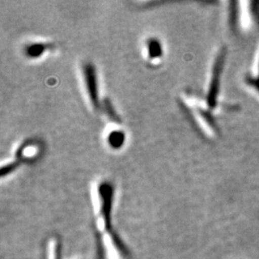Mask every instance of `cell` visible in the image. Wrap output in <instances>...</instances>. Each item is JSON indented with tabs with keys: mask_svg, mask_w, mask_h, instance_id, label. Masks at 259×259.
<instances>
[{
	"mask_svg": "<svg viewBox=\"0 0 259 259\" xmlns=\"http://www.w3.org/2000/svg\"><path fill=\"white\" fill-rule=\"evenodd\" d=\"M101 235V250L106 259H124L125 250L118 237L111 231Z\"/></svg>",
	"mask_w": 259,
	"mask_h": 259,
	"instance_id": "obj_4",
	"label": "cell"
},
{
	"mask_svg": "<svg viewBox=\"0 0 259 259\" xmlns=\"http://www.w3.org/2000/svg\"><path fill=\"white\" fill-rule=\"evenodd\" d=\"M125 135L120 131H113L108 137V143L111 148H120L124 144Z\"/></svg>",
	"mask_w": 259,
	"mask_h": 259,
	"instance_id": "obj_8",
	"label": "cell"
},
{
	"mask_svg": "<svg viewBox=\"0 0 259 259\" xmlns=\"http://www.w3.org/2000/svg\"><path fill=\"white\" fill-rule=\"evenodd\" d=\"M101 108L105 111V113L107 114V116H109V118L111 120L115 121V122H119L120 121V118H119L117 112L113 109V106H112V104H111V101L109 99H106V100L103 101Z\"/></svg>",
	"mask_w": 259,
	"mask_h": 259,
	"instance_id": "obj_9",
	"label": "cell"
},
{
	"mask_svg": "<svg viewBox=\"0 0 259 259\" xmlns=\"http://www.w3.org/2000/svg\"><path fill=\"white\" fill-rule=\"evenodd\" d=\"M82 76H83L84 90L89 101L93 106L94 110L101 108V103L98 95V85H97V75L96 70L93 64L84 63L82 65Z\"/></svg>",
	"mask_w": 259,
	"mask_h": 259,
	"instance_id": "obj_3",
	"label": "cell"
},
{
	"mask_svg": "<svg viewBox=\"0 0 259 259\" xmlns=\"http://www.w3.org/2000/svg\"><path fill=\"white\" fill-rule=\"evenodd\" d=\"M227 50L225 47H222L218 52L213 61L212 68L210 72V78L208 81V88L206 93V105L210 110H216L218 105V97L220 93V84H221V77H222L224 65L226 62Z\"/></svg>",
	"mask_w": 259,
	"mask_h": 259,
	"instance_id": "obj_2",
	"label": "cell"
},
{
	"mask_svg": "<svg viewBox=\"0 0 259 259\" xmlns=\"http://www.w3.org/2000/svg\"><path fill=\"white\" fill-rule=\"evenodd\" d=\"M42 145L36 139L25 140L18 150L16 154V160L20 162H32L37 159L41 153Z\"/></svg>",
	"mask_w": 259,
	"mask_h": 259,
	"instance_id": "obj_5",
	"label": "cell"
},
{
	"mask_svg": "<svg viewBox=\"0 0 259 259\" xmlns=\"http://www.w3.org/2000/svg\"><path fill=\"white\" fill-rule=\"evenodd\" d=\"M96 193V228L97 232L103 234L111 231L114 187L109 181H103L97 186Z\"/></svg>",
	"mask_w": 259,
	"mask_h": 259,
	"instance_id": "obj_1",
	"label": "cell"
},
{
	"mask_svg": "<svg viewBox=\"0 0 259 259\" xmlns=\"http://www.w3.org/2000/svg\"><path fill=\"white\" fill-rule=\"evenodd\" d=\"M19 162L18 160H12L10 162H7L6 164H4L3 166L1 167V171H0V176L2 178L9 175L12 172H14L18 167H19Z\"/></svg>",
	"mask_w": 259,
	"mask_h": 259,
	"instance_id": "obj_10",
	"label": "cell"
},
{
	"mask_svg": "<svg viewBox=\"0 0 259 259\" xmlns=\"http://www.w3.org/2000/svg\"><path fill=\"white\" fill-rule=\"evenodd\" d=\"M145 53H146V59L148 62L154 63L156 61L160 60L163 53L160 41L155 37L148 38L145 44Z\"/></svg>",
	"mask_w": 259,
	"mask_h": 259,
	"instance_id": "obj_6",
	"label": "cell"
},
{
	"mask_svg": "<svg viewBox=\"0 0 259 259\" xmlns=\"http://www.w3.org/2000/svg\"><path fill=\"white\" fill-rule=\"evenodd\" d=\"M51 48H53L52 44L34 42V44L28 45L27 47H25L24 52H25V55L27 56L28 58L35 59V58H38V57L44 55V53H46Z\"/></svg>",
	"mask_w": 259,
	"mask_h": 259,
	"instance_id": "obj_7",
	"label": "cell"
}]
</instances>
